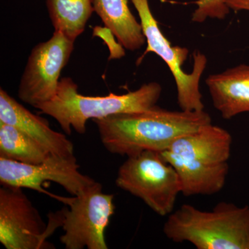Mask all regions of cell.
I'll list each match as a JSON object with an SVG mask.
<instances>
[{
  "label": "cell",
  "mask_w": 249,
  "mask_h": 249,
  "mask_svg": "<svg viewBox=\"0 0 249 249\" xmlns=\"http://www.w3.org/2000/svg\"><path fill=\"white\" fill-rule=\"evenodd\" d=\"M93 121L106 150L127 157L147 150L164 151L175 139L212 122L204 110L170 111L157 106Z\"/></svg>",
  "instance_id": "obj_1"
},
{
  "label": "cell",
  "mask_w": 249,
  "mask_h": 249,
  "mask_svg": "<svg viewBox=\"0 0 249 249\" xmlns=\"http://www.w3.org/2000/svg\"><path fill=\"white\" fill-rule=\"evenodd\" d=\"M232 142L227 130L211 123L175 139L160 154L178 173L183 196H211L225 186Z\"/></svg>",
  "instance_id": "obj_2"
},
{
  "label": "cell",
  "mask_w": 249,
  "mask_h": 249,
  "mask_svg": "<svg viewBox=\"0 0 249 249\" xmlns=\"http://www.w3.org/2000/svg\"><path fill=\"white\" fill-rule=\"evenodd\" d=\"M161 91L160 83L152 82L124 94L110 93L106 96H87L78 93V85L71 78L65 77L59 81L54 98L39 105L36 109L55 119L68 135L71 134V127L83 134L89 119L151 109L157 106Z\"/></svg>",
  "instance_id": "obj_3"
},
{
  "label": "cell",
  "mask_w": 249,
  "mask_h": 249,
  "mask_svg": "<svg viewBox=\"0 0 249 249\" xmlns=\"http://www.w3.org/2000/svg\"><path fill=\"white\" fill-rule=\"evenodd\" d=\"M163 232L197 249H249V206L218 203L211 211L183 204L169 214Z\"/></svg>",
  "instance_id": "obj_4"
},
{
  "label": "cell",
  "mask_w": 249,
  "mask_h": 249,
  "mask_svg": "<svg viewBox=\"0 0 249 249\" xmlns=\"http://www.w3.org/2000/svg\"><path fill=\"white\" fill-rule=\"evenodd\" d=\"M116 183L160 216L173 212L178 195L181 193L176 170L160 152L152 150L127 157L119 168Z\"/></svg>",
  "instance_id": "obj_5"
},
{
  "label": "cell",
  "mask_w": 249,
  "mask_h": 249,
  "mask_svg": "<svg viewBox=\"0 0 249 249\" xmlns=\"http://www.w3.org/2000/svg\"><path fill=\"white\" fill-rule=\"evenodd\" d=\"M131 1L138 12L142 33L147 44L145 52L137 61V65L150 52L157 54L166 63L173 74L178 90V104L181 110H204L199 84L207 65L206 55L199 51H196L193 53V71L190 73H186L182 68L189 54L188 49L171 45L160 31L150 10L148 0Z\"/></svg>",
  "instance_id": "obj_6"
},
{
  "label": "cell",
  "mask_w": 249,
  "mask_h": 249,
  "mask_svg": "<svg viewBox=\"0 0 249 249\" xmlns=\"http://www.w3.org/2000/svg\"><path fill=\"white\" fill-rule=\"evenodd\" d=\"M114 196L103 192L96 182L73 197L56 196L67 206L62 211L65 233L60 242L66 249H107L105 231L114 214Z\"/></svg>",
  "instance_id": "obj_7"
},
{
  "label": "cell",
  "mask_w": 249,
  "mask_h": 249,
  "mask_svg": "<svg viewBox=\"0 0 249 249\" xmlns=\"http://www.w3.org/2000/svg\"><path fill=\"white\" fill-rule=\"evenodd\" d=\"M73 48L74 42L56 31L49 40L36 45L19 82V99L36 108L54 98L60 73L68 63Z\"/></svg>",
  "instance_id": "obj_8"
},
{
  "label": "cell",
  "mask_w": 249,
  "mask_h": 249,
  "mask_svg": "<svg viewBox=\"0 0 249 249\" xmlns=\"http://www.w3.org/2000/svg\"><path fill=\"white\" fill-rule=\"evenodd\" d=\"M80 165L75 156L65 157L52 154L42 163L27 164L0 158L1 185L29 188L55 197L43 188L52 181L61 186L72 196H77L97 181L78 171Z\"/></svg>",
  "instance_id": "obj_9"
},
{
  "label": "cell",
  "mask_w": 249,
  "mask_h": 249,
  "mask_svg": "<svg viewBox=\"0 0 249 249\" xmlns=\"http://www.w3.org/2000/svg\"><path fill=\"white\" fill-rule=\"evenodd\" d=\"M53 233L22 188H0V242L6 249H53Z\"/></svg>",
  "instance_id": "obj_10"
},
{
  "label": "cell",
  "mask_w": 249,
  "mask_h": 249,
  "mask_svg": "<svg viewBox=\"0 0 249 249\" xmlns=\"http://www.w3.org/2000/svg\"><path fill=\"white\" fill-rule=\"evenodd\" d=\"M0 122L17 127L53 155H74L73 144L65 134L51 128L48 121L28 110L2 88L0 89Z\"/></svg>",
  "instance_id": "obj_11"
},
{
  "label": "cell",
  "mask_w": 249,
  "mask_h": 249,
  "mask_svg": "<svg viewBox=\"0 0 249 249\" xmlns=\"http://www.w3.org/2000/svg\"><path fill=\"white\" fill-rule=\"evenodd\" d=\"M213 105L223 119L229 120L249 112V65L241 64L206 79Z\"/></svg>",
  "instance_id": "obj_12"
},
{
  "label": "cell",
  "mask_w": 249,
  "mask_h": 249,
  "mask_svg": "<svg viewBox=\"0 0 249 249\" xmlns=\"http://www.w3.org/2000/svg\"><path fill=\"white\" fill-rule=\"evenodd\" d=\"M93 5L95 12L124 48L134 52L145 45L142 25L129 10L127 0H93Z\"/></svg>",
  "instance_id": "obj_13"
},
{
  "label": "cell",
  "mask_w": 249,
  "mask_h": 249,
  "mask_svg": "<svg viewBox=\"0 0 249 249\" xmlns=\"http://www.w3.org/2000/svg\"><path fill=\"white\" fill-rule=\"evenodd\" d=\"M52 25L70 40L83 34L94 12L93 0H46Z\"/></svg>",
  "instance_id": "obj_14"
},
{
  "label": "cell",
  "mask_w": 249,
  "mask_h": 249,
  "mask_svg": "<svg viewBox=\"0 0 249 249\" xmlns=\"http://www.w3.org/2000/svg\"><path fill=\"white\" fill-rule=\"evenodd\" d=\"M52 155L27 134L0 122V158L27 164H38Z\"/></svg>",
  "instance_id": "obj_15"
},
{
  "label": "cell",
  "mask_w": 249,
  "mask_h": 249,
  "mask_svg": "<svg viewBox=\"0 0 249 249\" xmlns=\"http://www.w3.org/2000/svg\"><path fill=\"white\" fill-rule=\"evenodd\" d=\"M193 4L196 9L192 15V21L202 23L207 19H224L230 13L225 0H196Z\"/></svg>",
  "instance_id": "obj_16"
},
{
  "label": "cell",
  "mask_w": 249,
  "mask_h": 249,
  "mask_svg": "<svg viewBox=\"0 0 249 249\" xmlns=\"http://www.w3.org/2000/svg\"><path fill=\"white\" fill-rule=\"evenodd\" d=\"M229 9L235 11H249V0H225Z\"/></svg>",
  "instance_id": "obj_17"
}]
</instances>
